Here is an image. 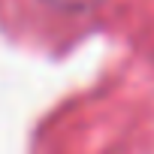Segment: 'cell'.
<instances>
[{
	"instance_id": "6da1fadb",
	"label": "cell",
	"mask_w": 154,
	"mask_h": 154,
	"mask_svg": "<svg viewBox=\"0 0 154 154\" xmlns=\"http://www.w3.org/2000/svg\"><path fill=\"white\" fill-rule=\"evenodd\" d=\"M45 3H51V6H57V9H66V12H85V9L100 6L103 0H45Z\"/></svg>"
}]
</instances>
